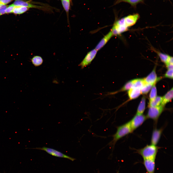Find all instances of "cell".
Returning a JSON list of instances; mask_svg holds the SVG:
<instances>
[{
  "mask_svg": "<svg viewBox=\"0 0 173 173\" xmlns=\"http://www.w3.org/2000/svg\"><path fill=\"white\" fill-rule=\"evenodd\" d=\"M31 60L32 64L35 67H38L41 65L43 62L42 58L38 56H34Z\"/></svg>",
  "mask_w": 173,
  "mask_h": 173,
  "instance_id": "obj_19",
  "label": "cell"
},
{
  "mask_svg": "<svg viewBox=\"0 0 173 173\" xmlns=\"http://www.w3.org/2000/svg\"><path fill=\"white\" fill-rule=\"evenodd\" d=\"M168 69H173V64H169L166 66Z\"/></svg>",
  "mask_w": 173,
  "mask_h": 173,
  "instance_id": "obj_29",
  "label": "cell"
},
{
  "mask_svg": "<svg viewBox=\"0 0 173 173\" xmlns=\"http://www.w3.org/2000/svg\"></svg>",
  "mask_w": 173,
  "mask_h": 173,
  "instance_id": "obj_31",
  "label": "cell"
},
{
  "mask_svg": "<svg viewBox=\"0 0 173 173\" xmlns=\"http://www.w3.org/2000/svg\"><path fill=\"white\" fill-rule=\"evenodd\" d=\"M141 94V89L138 88H131L128 92V96L130 99L137 98Z\"/></svg>",
  "mask_w": 173,
  "mask_h": 173,
  "instance_id": "obj_13",
  "label": "cell"
},
{
  "mask_svg": "<svg viewBox=\"0 0 173 173\" xmlns=\"http://www.w3.org/2000/svg\"><path fill=\"white\" fill-rule=\"evenodd\" d=\"M29 8L23 6H15L12 12L15 14H23L27 11Z\"/></svg>",
  "mask_w": 173,
  "mask_h": 173,
  "instance_id": "obj_20",
  "label": "cell"
},
{
  "mask_svg": "<svg viewBox=\"0 0 173 173\" xmlns=\"http://www.w3.org/2000/svg\"><path fill=\"white\" fill-rule=\"evenodd\" d=\"M153 85L151 84L146 83L141 89V94H146L151 89Z\"/></svg>",
  "mask_w": 173,
  "mask_h": 173,
  "instance_id": "obj_22",
  "label": "cell"
},
{
  "mask_svg": "<svg viewBox=\"0 0 173 173\" xmlns=\"http://www.w3.org/2000/svg\"><path fill=\"white\" fill-rule=\"evenodd\" d=\"M31 148L43 150L53 156L67 159L72 161H73L75 159L59 151L50 148L43 147H37Z\"/></svg>",
  "mask_w": 173,
  "mask_h": 173,
  "instance_id": "obj_6",
  "label": "cell"
},
{
  "mask_svg": "<svg viewBox=\"0 0 173 173\" xmlns=\"http://www.w3.org/2000/svg\"><path fill=\"white\" fill-rule=\"evenodd\" d=\"M162 100V97L158 96L151 100H149L148 105V107H155L161 105Z\"/></svg>",
  "mask_w": 173,
  "mask_h": 173,
  "instance_id": "obj_15",
  "label": "cell"
},
{
  "mask_svg": "<svg viewBox=\"0 0 173 173\" xmlns=\"http://www.w3.org/2000/svg\"><path fill=\"white\" fill-rule=\"evenodd\" d=\"M129 121L118 127L116 133L110 144L114 147L117 142L120 139L132 132Z\"/></svg>",
  "mask_w": 173,
  "mask_h": 173,
  "instance_id": "obj_1",
  "label": "cell"
},
{
  "mask_svg": "<svg viewBox=\"0 0 173 173\" xmlns=\"http://www.w3.org/2000/svg\"><path fill=\"white\" fill-rule=\"evenodd\" d=\"M159 148L156 145L151 144L138 150L137 152L143 159H155Z\"/></svg>",
  "mask_w": 173,
  "mask_h": 173,
  "instance_id": "obj_2",
  "label": "cell"
},
{
  "mask_svg": "<svg viewBox=\"0 0 173 173\" xmlns=\"http://www.w3.org/2000/svg\"><path fill=\"white\" fill-rule=\"evenodd\" d=\"M147 118L146 116L143 114L136 113L129 121L132 131L141 125Z\"/></svg>",
  "mask_w": 173,
  "mask_h": 173,
  "instance_id": "obj_5",
  "label": "cell"
},
{
  "mask_svg": "<svg viewBox=\"0 0 173 173\" xmlns=\"http://www.w3.org/2000/svg\"><path fill=\"white\" fill-rule=\"evenodd\" d=\"M129 27L124 17L116 21L111 31L114 36L119 35L128 30Z\"/></svg>",
  "mask_w": 173,
  "mask_h": 173,
  "instance_id": "obj_3",
  "label": "cell"
},
{
  "mask_svg": "<svg viewBox=\"0 0 173 173\" xmlns=\"http://www.w3.org/2000/svg\"><path fill=\"white\" fill-rule=\"evenodd\" d=\"M132 80L133 85L132 88H136L141 89L146 84L143 79H137Z\"/></svg>",
  "mask_w": 173,
  "mask_h": 173,
  "instance_id": "obj_17",
  "label": "cell"
},
{
  "mask_svg": "<svg viewBox=\"0 0 173 173\" xmlns=\"http://www.w3.org/2000/svg\"><path fill=\"white\" fill-rule=\"evenodd\" d=\"M8 5L0 4V16L6 13V9Z\"/></svg>",
  "mask_w": 173,
  "mask_h": 173,
  "instance_id": "obj_25",
  "label": "cell"
},
{
  "mask_svg": "<svg viewBox=\"0 0 173 173\" xmlns=\"http://www.w3.org/2000/svg\"><path fill=\"white\" fill-rule=\"evenodd\" d=\"M165 77H166L170 79H173V69H168L165 74Z\"/></svg>",
  "mask_w": 173,
  "mask_h": 173,
  "instance_id": "obj_26",
  "label": "cell"
},
{
  "mask_svg": "<svg viewBox=\"0 0 173 173\" xmlns=\"http://www.w3.org/2000/svg\"><path fill=\"white\" fill-rule=\"evenodd\" d=\"M143 0H118L117 3L121 2H125L128 3L132 6H135Z\"/></svg>",
  "mask_w": 173,
  "mask_h": 173,
  "instance_id": "obj_24",
  "label": "cell"
},
{
  "mask_svg": "<svg viewBox=\"0 0 173 173\" xmlns=\"http://www.w3.org/2000/svg\"><path fill=\"white\" fill-rule=\"evenodd\" d=\"M164 109V106L161 105L157 106L149 107L146 116L147 118L156 121Z\"/></svg>",
  "mask_w": 173,
  "mask_h": 173,
  "instance_id": "obj_4",
  "label": "cell"
},
{
  "mask_svg": "<svg viewBox=\"0 0 173 173\" xmlns=\"http://www.w3.org/2000/svg\"><path fill=\"white\" fill-rule=\"evenodd\" d=\"M163 130V129L161 128L154 129L152 132L151 139V144L155 145H157L160 138Z\"/></svg>",
  "mask_w": 173,
  "mask_h": 173,
  "instance_id": "obj_12",
  "label": "cell"
},
{
  "mask_svg": "<svg viewBox=\"0 0 173 173\" xmlns=\"http://www.w3.org/2000/svg\"><path fill=\"white\" fill-rule=\"evenodd\" d=\"M15 6L13 4L8 5L6 9V13L8 14L12 13Z\"/></svg>",
  "mask_w": 173,
  "mask_h": 173,
  "instance_id": "obj_27",
  "label": "cell"
},
{
  "mask_svg": "<svg viewBox=\"0 0 173 173\" xmlns=\"http://www.w3.org/2000/svg\"><path fill=\"white\" fill-rule=\"evenodd\" d=\"M153 50L156 53L161 61L165 63L166 65L167 64L168 61L171 56L167 54L158 51L155 49H153Z\"/></svg>",
  "mask_w": 173,
  "mask_h": 173,
  "instance_id": "obj_21",
  "label": "cell"
},
{
  "mask_svg": "<svg viewBox=\"0 0 173 173\" xmlns=\"http://www.w3.org/2000/svg\"><path fill=\"white\" fill-rule=\"evenodd\" d=\"M13 4L15 6H23L29 8H34L44 10V7L36 5L31 3L29 1L15 0Z\"/></svg>",
  "mask_w": 173,
  "mask_h": 173,
  "instance_id": "obj_8",
  "label": "cell"
},
{
  "mask_svg": "<svg viewBox=\"0 0 173 173\" xmlns=\"http://www.w3.org/2000/svg\"><path fill=\"white\" fill-rule=\"evenodd\" d=\"M113 36L112 31L111 30L101 39L96 45L95 49L97 51L100 50Z\"/></svg>",
  "mask_w": 173,
  "mask_h": 173,
  "instance_id": "obj_11",
  "label": "cell"
},
{
  "mask_svg": "<svg viewBox=\"0 0 173 173\" xmlns=\"http://www.w3.org/2000/svg\"><path fill=\"white\" fill-rule=\"evenodd\" d=\"M70 0H61L62 6L66 13L68 23L70 25L69 20V12L70 8Z\"/></svg>",
  "mask_w": 173,
  "mask_h": 173,
  "instance_id": "obj_18",
  "label": "cell"
},
{
  "mask_svg": "<svg viewBox=\"0 0 173 173\" xmlns=\"http://www.w3.org/2000/svg\"></svg>",
  "mask_w": 173,
  "mask_h": 173,
  "instance_id": "obj_30",
  "label": "cell"
},
{
  "mask_svg": "<svg viewBox=\"0 0 173 173\" xmlns=\"http://www.w3.org/2000/svg\"><path fill=\"white\" fill-rule=\"evenodd\" d=\"M146 98L145 96L142 98L138 107L136 114H143L145 108Z\"/></svg>",
  "mask_w": 173,
  "mask_h": 173,
  "instance_id": "obj_16",
  "label": "cell"
},
{
  "mask_svg": "<svg viewBox=\"0 0 173 173\" xmlns=\"http://www.w3.org/2000/svg\"><path fill=\"white\" fill-rule=\"evenodd\" d=\"M98 51L95 49L88 52L79 64L82 69L89 65L95 57Z\"/></svg>",
  "mask_w": 173,
  "mask_h": 173,
  "instance_id": "obj_7",
  "label": "cell"
},
{
  "mask_svg": "<svg viewBox=\"0 0 173 173\" xmlns=\"http://www.w3.org/2000/svg\"><path fill=\"white\" fill-rule=\"evenodd\" d=\"M155 159H144V164L148 173H154L155 167Z\"/></svg>",
  "mask_w": 173,
  "mask_h": 173,
  "instance_id": "obj_10",
  "label": "cell"
},
{
  "mask_svg": "<svg viewBox=\"0 0 173 173\" xmlns=\"http://www.w3.org/2000/svg\"><path fill=\"white\" fill-rule=\"evenodd\" d=\"M155 84L152 87L149 95V100H151L157 97V90Z\"/></svg>",
  "mask_w": 173,
  "mask_h": 173,
  "instance_id": "obj_23",
  "label": "cell"
},
{
  "mask_svg": "<svg viewBox=\"0 0 173 173\" xmlns=\"http://www.w3.org/2000/svg\"><path fill=\"white\" fill-rule=\"evenodd\" d=\"M173 88L170 89L163 97L161 105L164 106L165 105L170 101L173 98Z\"/></svg>",
  "mask_w": 173,
  "mask_h": 173,
  "instance_id": "obj_14",
  "label": "cell"
},
{
  "mask_svg": "<svg viewBox=\"0 0 173 173\" xmlns=\"http://www.w3.org/2000/svg\"><path fill=\"white\" fill-rule=\"evenodd\" d=\"M155 67L152 71L146 77L144 78V80L146 84H155L161 78L158 77L155 71Z\"/></svg>",
  "mask_w": 173,
  "mask_h": 173,
  "instance_id": "obj_9",
  "label": "cell"
},
{
  "mask_svg": "<svg viewBox=\"0 0 173 173\" xmlns=\"http://www.w3.org/2000/svg\"><path fill=\"white\" fill-rule=\"evenodd\" d=\"M13 0H0V4L6 5Z\"/></svg>",
  "mask_w": 173,
  "mask_h": 173,
  "instance_id": "obj_28",
  "label": "cell"
}]
</instances>
